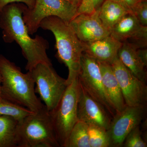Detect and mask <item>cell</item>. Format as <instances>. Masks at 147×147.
<instances>
[{"mask_svg":"<svg viewBox=\"0 0 147 147\" xmlns=\"http://www.w3.org/2000/svg\"><path fill=\"white\" fill-rule=\"evenodd\" d=\"M77 9L66 0H35L32 8L25 9L23 19L29 34L32 35L44 18L57 16L69 23L76 16Z\"/></svg>","mask_w":147,"mask_h":147,"instance_id":"cell-7","label":"cell"},{"mask_svg":"<svg viewBox=\"0 0 147 147\" xmlns=\"http://www.w3.org/2000/svg\"><path fill=\"white\" fill-rule=\"evenodd\" d=\"M2 82V76L0 72V97H1V95Z\"/></svg>","mask_w":147,"mask_h":147,"instance_id":"cell-29","label":"cell"},{"mask_svg":"<svg viewBox=\"0 0 147 147\" xmlns=\"http://www.w3.org/2000/svg\"><path fill=\"white\" fill-rule=\"evenodd\" d=\"M18 121L10 116L0 115V147H17Z\"/></svg>","mask_w":147,"mask_h":147,"instance_id":"cell-18","label":"cell"},{"mask_svg":"<svg viewBox=\"0 0 147 147\" xmlns=\"http://www.w3.org/2000/svg\"><path fill=\"white\" fill-rule=\"evenodd\" d=\"M99 8L92 13L77 14L69 23L82 42H92L110 35L111 32L104 26L99 18Z\"/></svg>","mask_w":147,"mask_h":147,"instance_id":"cell-11","label":"cell"},{"mask_svg":"<svg viewBox=\"0 0 147 147\" xmlns=\"http://www.w3.org/2000/svg\"><path fill=\"white\" fill-rule=\"evenodd\" d=\"M102 83L109 99L116 112L120 113L126 107L120 87L111 65L98 62Z\"/></svg>","mask_w":147,"mask_h":147,"instance_id":"cell-15","label":"cell"},{"mask_svg":"<svg viewBox=\"0 0 147 147\" xmlns=\"http://www.w3.org/2000/svg\"><path fill=\"white\" fill-rule=\"evenodd\" d=\"M131 12L135 15L142 26H147V0L139 1L135 6Z\"/></svg>","mask_w":147,"mask_h":147,"instance_id":"cell-24","label":"cell"},{"mask_svg":"<svg viewBox=\"0 0 147 147\" xmlns=\"http://www.w3.org/2000/svg\"><path fill=\"white\" fill-rule=\"evenodd\" d=\"M146 105L127 106L113 117L107 130L110 147H120L129 132L140 125L146 116Z\"/></svg>","mask_w":147,"mask_h":147,"instance_id":"cell-9","label":"cell"},{"mask_svg":"<svg viewBox=\"0 0 147 147\" xmlns=\"http://www.w3.org/2000/svg\"><path fill=\"white\" fill-rule=\"evenodd\" d=\"M137 55L145 67L147 66V49L146 48L137 49Z\"/></svg>","mask_w":147,"mask_h":147,"instance_id":"cell-27","label":"cell"},{"mask_svg":"<svg viewBox=\"0 0 147 147\" xmlns=\"http://www.w3.org/2000/svg\"><path fill=\"white\" fill-rule=\"evenodd\" d=\"M79 84L77 105L78 121L88 125L101 127L107 130L112 120L111 116L102 105L87 93L79 82Z\"/></svg>","mask_w":147,"mask_h":147,"instance_id":"cell-13","label":"cell"},{"mask_svg":"<svg viewBox=\"0 0 147 147\" xmlns=\"http://www.w3.org/2000/svg\"><path fill=\"white\" fill-rule=\"evenodd\" d=\"M137 48L127 42H123L119 50L118 57L123 64L135 77L146 84V67L137 55Z\"/></svg>","mask_w":147,"mask_h":147,"instance_id":"cell-16","label":"cell"},{"mask_svg":"<svg viewBox=\"0 0 147 147\" xmlns=\"http://www.w3.org/2000/svg\"><path fill=\"white\" fill-rule=\"evenodd\" d=\"M40 28L50 31L54 34L57 57L68 68L66 82L69 85L79 76L81 57L84 52L83 42L79 40L69 23L57 16L44 18L40 22Z\"/></svg>","mask_w":147,"mask_h":147,"instance_id":"cell-3","label":"cell"},{"mask_svg":"<svg viewBox=\"0 0 147 147\" xmlns=\"http://www.w3.org/2000/svg\"><path fill=\"white\" fill-rule=\"evenodd\" d=\"M78 80L87 93L102 105L111 117L115 115L117 112L102 83L98 63L84 53L81 57Z\"/></svg>","mask_w":147,"mask_h":147,"instance_id":"cell-8","label":"cell"},{"mask_svg":"<svg viewBox=\"0 0 147 147\" xmlns=\"http://www.w3.org/2000/svg\"><path fill=\"white\" fill-rule=\"evenodd\" d=\"M127 106L146 105V84L140 81L127 68L118 57L111 64Z\"/></svg>","mask_w":147,"mask_h":147,"instance_id":"cell-10","label":"cell"},{"mask_svg":"<svg viewBox=\"0 0 147 147\" xmlns=\"http://www.w3.org/2000/svg\"><path fill=\"white\" fill-rule=\"evenodd\" d=\"M35 0H0V11L4 7L13 3H21L26 6L28 9H32L34 6Z\"/></svg>","mask_w":147,"mask_h":147,"instance_id":"cell-25","label":"cell"},{"mask_svg":"<svg viewBox=\"0 0 147 147\" xmlns=\"http://www.w3.org/2000/svg\"><path fill=\"white\" fill-rule=\"evenodd\" d=\"M129 12L122 5L111 1L104 0L99 8V17L102 24L110 32L119 21Z\"/></svg>","mask_w":147,"mask_h":147,"instance_id":"cell-17","label":"cell"},{"mask_svg":"<svg viewBox=\"0 0 147 147\" xmlns=\"http://www.w3.org/2000/svg\"><path fill=\"white\" fill-rule=\"evenodd\" d=\"M69 2L71 3V4L75 6V7L78 8L79 5H80V3L82 1V0H66Z\"/></svg>","mask_w":147,"mask_h":147,"instance_id":"cell-28","label":"cell"},{"mask_svg":"<svg viewBox=\"0 0 147 147\" xmlns=\"http://www.w3.org/2000/svg\"><path fill=\"white\" fill-rule=\"evenodd\" d=\"M27 6L22 3L9 4L0 11V28L6 43L15 41L19 45L22 54L27 61L26 69L31 70L40 63L52 64L47 55L49 42L39 35L34 38L30 36L23 14Z\"/></svg>","mask_w":147,"mask_h":147,"instance_id":"cell-1","label":"cell"},{"mask_svg":"<svg viewBox=\"0 0 147 147\" xmlns=\"http://www.w3.org/2000/svg\"><path fill=\"white\" fill-rule=\"evenodd\" d=\"M89 142L90 147H110L107 130L101 127L88 125Z\"/></svg>","mask_w":147,"mask_h":147,"instance_id":"cell-21","label":"cell"},{"mask_svg":"<svg viewBox=\"0 0 147 147\" xmlns=\"http://www.w3.org/2000/svg\"><path fill=\"white\" fill-rule=\"evenodd\" d=\"M122 5L127 10L131 12L135 6L142 0H111ZM132 13V12H131Z\"/></svg>","mask_w":147,"mask_h":147,"instance_id":"cell-26","label":"cell"},{"mask_svg":"<svg viewBox=\"0 0 147 147\" xmlns=\"http://www.w3.org/2000/svg\"><path fill=\"white\" fill-rule=\"evenodd\" d=\"M84 53L100 62L111 64L118 57L122 42L111 36L88 42H83Z\"/></svg>","mask_w":147,"mask_h":147,"instance_id":"cell-14","label":"cell"},{"mask_svg":"<svg viewBox=\"0 0 147 147\" xmlns=\"http://www.w3.org/2000/svg\"><path fill=\"white\" fill-rule=\"evenodd\" d=\"M16 143L17 147H60L46 107L18 122Z\"/></svg>","mask_w":147,"mask_h":147,"instance_id":"cell-4","label":"cell"},{"mask_svg":"<svg viewBox=\"0 0 147 147\" xmlns=\"http://www.w3.org/2000/svg\"><path fill=\"white\" fill-rule=\"evenodd\" d=\"M110 35L122 43L128 42L137 49L147 47V26H142L131 12H129L119 21Z\"/></svg>","mask_w":147,"mask_h":147,"instance_id":"cell-12","label":"cell"},{"mask_svg":"<svg viewBox=\"0 0 147 147\" xmlns=\"http://www.w3.org/2000/svg\"><path fill=\"white\" fill-rule=\"evenodd\" d=\"M34 113L25 107L0 97V115L10 116L19 122Z\"/></svg>","mask_w":147,"mask_h":147,"instance_id":"cell-20","label":"cell"},{"mask_svg":"<svg viewBox=\"0 0 147 147\" xmlns=\"http://www.w3.org/2000/svg\"><path fill=\"white\" fill-rule=\"evenodd\" d=\"M104 0H82L77 9V14L91 13L98 9Z\"/></svg>","mask_w":147,"mask_h":147,"instance_id":"cell-23","label":"cell"},{"mask_svg":"<svg viewBox=\"0 0 147 147\" xmlns=\"http://www.w3.org/2000/svg\"><path fill=\"white\" fill-rule=\"evenodd\" d=\"M140 125L135 127L127 134L122 146L125 147H147L146 142L142 138Z\"/></svg>","mask_w":147,"mask_h":147,"instance_id":"cell-22","label":"cell"},{"mask_svg":"<svg viewBox=\"0 0 147 147\" xmlns=\"http://www.w3.org/2000/svg\"><path fill=\"white\" fill-rule=\"evenodd\" d=\"M88 127L87 124L78 121L69 134L68 147H90Z\"/></svg>","mask_w":147,"mask_h":147,"instance_id":"cell-19","label":"cell"},{"mask_svg":"<svg viewBox=\"0 0 147 147\" xmlns=\"http://www.w3.org/2000/svg\"><path fill=\"white\" fill-rule=\"evenodd\" d=\"M29 71L36 85V93L39 95L48 112L54 110L68 86L66 79L58 75L52 64L39 63Z\"/></svg>","mask_w":147,"mask_h":147,"instance_id":"cell-6","label":"cell"},{"mask_svg":"<svg viewBox=\"0 0 147 147\" xmlns=\"http://www.w3.org/2000/svg\"><path fill=\"white\" fill-rule=\"evenodd\" d=\"M0 72L2 76L1 97L36 113L45 107L35 92L30 71L24 73L15 63L0 55Z\"/></svg>","mask_w":147,"mask_h":147,"instance_id":"cell-2","label":"cell"},{"mask_svg":"<svg viewBox=\"0 0 147 147\" xmlns=\"http://www.w3.org/2000/svg\"><path fill=\"white\" fill-rule=\"evenodd\" d=\"M79 90L78 77L68 85L57 107L49 112L60 147H68L69 134L78 121L77 105Z\"/></svg>","mask_w":147,"mask_h":147,"instance_id":"cell-5","label":"cell"}]
</instances>
